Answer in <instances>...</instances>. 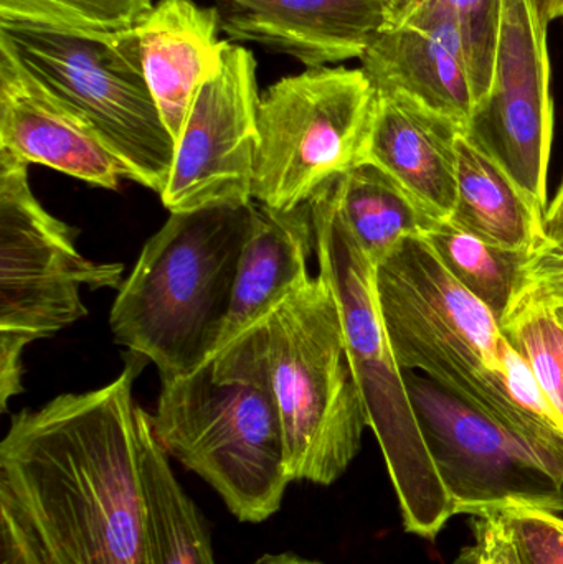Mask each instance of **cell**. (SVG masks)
Wrapping results in <instances>:
<instances>
[{
  "label": "cell",
  "mask_w": 563,
  "mask_h": 564,
  "mask_svg": "<svg viewBox=\"0 0 563 564\" xmlns=\"http://www.w3.org/2000/svg\"><path fill=\"white\" fill-rule=\"evenodd\" d=\"M139 360L98 390L10 420L0 494L46 564H149L144 451L154 426L134 398Z\"/></svg>",
  "instance_id": "obj_1"
},
{
  "label": "cell",
  "mask_w": 563,
  "mask_h": 564,
  "mask_svg": "<svg viewBox=\"0 0 563 564\" xmlns=\"http://www.w3.org/2000/svg\"><path fill=\"white\" fill-rule=\"evenodd\" d=\"M161 383L151 417L167 456L204 479L241 523L277 516L291 479L261 325Z\"/></svg>",
  "instance_id": "obj_2"
},
{
  "label": "cell",
  "mask_w": 563,
  "mask_h": 564,
  "mask_svg": "<svg viewBox=\"0 0 563 564\" xmlns=\"http://www.w3.org/2000/svg\"><path fill=\"white\" fill-rule=\"evenodd\" d=\"M257 215L253 202L171 214L122 281L112 335L154 364L161 381L188 373L217 348Z\"/></svg>",
  "instance_id": "obj_3"
},
{
  "label": "cell",
  "mask_w": 563,
  "mask_h": 564,
  "mask_svg": "<svg viewBox=\"0 0 563 564\" xmlns=\"http://www.w3.org/2000/svg\"><path fill=\"white\" fill-rule=\"evenodd\" d=\"M334 184L313 207L320 274L329 284L346 338L347 358L366 406L369 427L386 457L407 532L435 540L453 517L433 469L405 373L383 325L376 288V264L344 225Z\"/></svg>",
  "instance_id": "obj_4"
},
{
  "label": "cell",
  "mask_w": 563,
  "mask_h": 564,
  "mask_svg": "<svg viewBox=\"0 0 563 564\" xmlns=\"http://www.w3.org/2000/svg\"><path fill=\"white\" fill-rule=\"evenodd\" d=\"M376 288L403 371H422L488 416L538 440L512 400L506 368L511 344L501 325L422 237L407 238L377 264Z\"/></svg>",
  "instance_id": "obj_5"
},
{
  "label": "cell",
  "mask_w": 563,
  "mask_h": 564,
  "mask_svg": "<svg viewBox=\"0 0 563 564\" xmlns=\"http://www.w3.org/2000/svg\"><path fill=\"white\" fill-rule=\"evenodd\" d=\"M261 328L291 482L333 486L359 454L369 421L327 281L311 278Z\"/></svg>",
  "instance_id": "obj_6"
},
{
  "label": "cell",
  "mask_w": 563,
  "mask_h": 564,
  "mask_svg": "<svg viewBox=\"0 0 563 564\" xmlns=\"http://www.w3.org/2000/svg\"><path fill=\"white\" fill-rule=\"evenodd\" d=\"M78 231L33 195L29 164L0 151V406L22 393V355L86 317L82 288L119 289L118 263H96L76 248Z\"/></svg>",
  "instance_id": "obj_7"
},
{
  "label": "cell",
  "mask_w": 563,
  "mask_h": 564,
  "mask_svg": "<svg viewBox=\"0 0 563 564\" xmlns=\"http://www.w3.org/2000/svg\"><path fill=\"white\" fill-rule=\"evenodd\" d=\"M0 43L95 126L134 182L162 195L174 164L175 139L145 79L136 29L95 33L0 26Z\"/></svg>",
  "instance_id": "obj_8"
},
{
  "label": "cell",
  "mask_w": 563,
  "mask_h": 564,
  "mask_svg": "<svg viewBox=\"0 0 563 564\" xmlns=\"http://www.w3.org/2000/svg\"><path fill=\"white\" fill-rule=\"evenodd\" d=\"M376 99L362 68L320 66L271 85L258 105L253 200L294 210L364 164Z\"/></svg>",
  "instance_id": "obj_9"
},
{
  "label": "cell",
  "mask_w": 563,
  "mask_h": 564,
  "mask_svg": "<svg viewBox=\"0 0 563 564\" xmlns=\"http://www.w3.org/2000/svg\"><path fill=\"white\" fill-rule=\"evenodd\" d=\"M403 373L453 516L506 506L563 512V447L506 426L429 377Z\"/></svg>",
  "instance_id": "obj_10"
},
{
  "label": "cell",
  "mask_w": 563,
  "mask_h": 564,
  "mask_svg": "<svg viewBox=\"0 0 563 564\" xmlns=\"http://www.w3.org/2000/svg\"><path fill=\"white\" fill-rule=\"evenodd\" d=\"M548 29L534 0H499L491 91L468 129L542 212L554 138Z\"/></svg>",
  "instance_id": "obj_11"
},
{
  "label": "cell",
  "mask_w": 563,
  "mask_h": 564,
  "mask_svg": "<svg viewBox=\"0 0 563 564\" xmlns=\"http://www.w3.org/2000/svg\"><path fill=\"white\" fill-rule=\"evenodd\" d=\"M257 58L230 43L220 68L198 89L175 142L161 200L171 214L251 204L258 151Z\"/></svg>",
  "instance_id": "obj_12"
},
{
  "label": "cell",
  "mask_w": 563,
  "mask_h": 564,
  "mask_svg": "<svg viewBox=\"0 0 563 564\" xmlns=\"http://www.w3.org/2000/svg\"><path fill=\"white\" fill-rule=\"evenodd\" d=\"M0 151L86 184L118 191L132 181L128 165L95 126L40 83L0 43Z\"/></svg>",
  "instance_id": "obj_13"
},
{
  "label": "cell",
  "mask_w": 563,
  "mask_h": 564,
  "mask_svg": "<svg viewBox=\"0 0 563 564\" xmlns=\"http://www.w3.org/2000/svg\"><path fill=\"white\" fill-rule=\"evenodd\" d=\"M221 32L293 56L307 68L360 58L393 25L383 0H217Z\"/></svg>",
  "instance_id": "obj_14"
},
{
  "label": "cell",
  "mask_w": 563,
  "mask_h": 564,
  "mask_svg": "<svg viewBox=\"0 0 563 564\" xmlns=\"http://www.w3.org/2000/svg\"><path fill=\"white\" fill-rule=\"evenodd\" d=\"M377 89L364 162L392 177L436 221H446L456 200L458 122L403 93Z\"/></svg>",
  "instance_id": "obj_15"
},
{
  "label": "cell",
  "mask_w": 563,
  "mask_h": 564,
  "mask_svg": "<svg viewBox=\"0 0 563 564\" xmlns=\"http://www.w3.org/2000/svg\"><path fill=\"white\" fill-rule=\"evenodd\" d=\"M359 59L376 88L403 93L472 128L478 101L462 36L448 20L396 23L380 32Z\"/></svg>",
  "instance_id": "obj_16"
},
{
  "label": "cell",
  "mask_w": 563,
  "mask_h": 564,
  "mask_svg": "<svg viewBox=\"0 0 563 564\" xmlns=\"http://www.w3.org/2000/svg\"><path fill=\"white\" fill-rule=\"evenodd\" d=\"M220 12L194 0H161L136 26L142 68L172 138H181L198 89L220 68Z\"/></svg>",
  "instance_id": "obj_17"
},
{
  "label": "cell",
  "mask_w": 563,
  "mask_h": 564,
  "mask_svg": "<svg viewBox=\"0 0 563 564\" xmlns=\"http://www.w3.org/2000/svg\"><path fill=\"white\" fill-rule=\"evenodd\" d=\"M313 251L316 234L311 204L290 212L258 207L257 221L238 264L230 311L214 354L263 325L311 280L307 261Z\"/></svg>",
  "instance_id": "obj_18"
},
{
  "label": "cell",
  "mask_w": 563,
  "mask_h": 564,
  "mask_svg": "<svg viewBox=\"0 0 563 564\" xmlns=\"http://www.w3.org/2000/svg\"><path fill=\"white\" fill-rule=\"evenodd\" d=\"M544 212L509 172L465 131L458 141L456 200L450 224L496 247L531 253L542 240Z\"/></svg>",
  "instance_id": "obj_19"
},
{
  "label": "cell",
  "mask_w": 563,
  "mask_h": 564,
  "mask_svg": "<svg viewBox=\"0 0 563 564\" xmlns=\"http://www.w3.org/2000/svg\"><path fill=\"white\" fill-rule=\"evenodd\" d=\"M333 192L344 225L376 267L407 238L422 237L436 221L392 177L369 162L347 172Z\"/></svg>",
  "instance_id": "obj_20"
},
{
  "label": "cell",
  "mask_w": 563,
  "mask_h": 564,
  "mask_svg": "<svg viewBox=\"0 0 563 564\" xmlns=\"http://www.w3.org/2000/svg\"><path fill=\"white\" fill-rule=\"evenodd\" d=\"M144 484L149 564H217L207 522L175 477L154 430L145 443Z\"/></svg>",
  "instance_id": "obj_21"
},
{
  "label": "cell",
  "mask_w": 563,
  "mask_h": 564,
  "mask_svg": "<svg viewBox=\"0 0 563 564\" xmlns=\"http://www.w3.org/2000/svg\"><path fill=\"white\" fill-rule=\"evenodd\" d=\"M422 238L443 268L479 299L502 327L518 299L528 251L496 247L450 221H435Z\"/></svg>",
  "instance_id": "obj_22"
},
{
  "label": "cell",
  "mask_w": 563,
  "mask_h": 564,
  "mask_svg": "<svg viewBox=\"0 0 563 564\" xmlns=\"http://www.w3.org/2000/svg\"><path fill=\"white\" fill-rule=\"evenodd\" d=\"M152 7V0H0V26L128 32L141 23Z\"/></svg>",
  "instance_id": "obj_23"
},
{
  "label": "cell",
  "mask_w": 563,
  "mask_h": 564,
  "mask_svg": "<svg viewBox=\"0 0 563 564\" xmlns=\"http://www.w3.org/2000/svg\"><path fill=\"white\" fill-rule=\"evenodd\" d=\"M501 328L563 421V321L557 305L522 299Z\"/></svg>",
  "instance_id": "obj_24"
},
{
  "label": "cell",
  "mask_w": 563,
  "mask_h": 564,
  "mask_svg": "<svg viewBox=\"0 0 563 564\" xmlns=\"http://www.w3.org/2000/svg\"><path fill=\"white\" fill-rule=\"evenodd\" d=\"M422 19L448 20L458 30L479 111L491 91L499 0H415L400 22Z\"/></svg>",
  "instance_id": "obj_25"
},
{
  "label": "cell",
  "mask_w": 563,
  "mask_h": 564,
  "mask_svg": "<svg viewBox=\"0 0 563 564\" xmlns=\"http://www.w3.org/2000/svg\"><path fill=\"white\" fill-rule=\"evenodd\" d=\"M522 564H563V517L526 506L499 507Z\"/></svg>",
  "instance_id": "obj_26"
},
{
  "label": "cell",
  "mask_w": 563,
  "mask_h": 564,
  "mask_svg": "<svg viewBox=\"0 0 563 564\" xmlns=\"http://www.w3.org/2000/svg\"><path fill=\"white\" fill-rule=\"evenodd\" d=\"M473 543L465 546L458 564H522L511 530L498 509L476 513L472 520Z\"/></svg>",
  "instance_id": "obj_27"
},
{
  "label": "cell",
  "mask_w": 563,
  "mask_h": 564,
  "mask_svg": "<svg viewBox=\"0 0 563 564\" xmlns=\"http://www.w3.org/2000/svg\"><path fill=\"white\" fill-rule=\"evenodd\" d=\"M522 299L563 305V240H542L529 253L516 302Z\"/></svg>",
  "instance_id": "obj_28"
},
{
  "label": "cell",
  "mask_w": 563,
  "mask_h": 564,
  "mask_svg": "<svg viewBox=\"0 0 563 564\" xmlns=\"http://www.w3.org/2000/svg\"><path fill=\"white\" fill-rule=\"evenodd\" d=\"M0 564H46L9 497L0 494Z\"/></svg>",
  "instance_id": "obj_29"
},
{
  "label": "cell",
  "mask_w": 563,
  "mask_h": 564,
  "mask_svg": "<svg viewBox=\"0 0 563 564\" xmlns=\"http://www.w3.org/2000/svg\"><path fill=\"white\" fill-rule=\"evenodd\" d=\"M544 240H563V181L542 217Z\"/></svg>",
  "instance_id": "obj_30"
},
{
  "label": "cell",
  "mask_w": 563,
  "mask_h": 564,
  "mask_svg": "<svg viewBox=\"0 0 563 564\" xmlns=\"http://www.w3.org/2000/svg\"><path fill=\"white\" fill-rule=\"evenodd\" d=\"M538 6L539 13L545 23L554 22V20L563 17V0H534Z\"/></svg>",
  "instance_id": "obj_31"
},
{
  "label": "cell",
  "mask_w": 563,
  "mask_h": 564,
  "mask_svg": "<svg viewBox=\"0 0 563 564\" xmlns=\"http://www.w3.org/2000/svg\"><path fill=\"white\" fill-rule=\"evenodd\" d=\"M253 564H324L316 560L303 558L294 553H274V555H264L258 558Z\"/></svg>",
  "instance_id": "obj_32"
},
{
  "label": "cell",
  "mask_w": 563,
  "mask_h": 564,
  "mask_svg": "<svg viewBox=\"0 0 563 564\" xmlns=\"http://www.w3.org/2000/svg\"><path fill=\"white\" fill-rule=\"evenodd\" d=\"M383 2L389 7L390 13H392L393 25H396V23L400 22V19L405 15L407 10L412 7L415 0H383Z\"/></svg>",
  "instance_id": "obj_33"
},
{
  "label": "cell",
  "mask_w": 563,
  "mask_h": 564,
  "mask_svg": "<svg viewBox=\"0 0 563 564\" xmlns=\"http://www.w3.org/2000/svg\"><path fill=\"white\" fill-rule=\"evenodd\" d=\"M559 311H561L562 321H563V307H559Z\"/></svg>",
  "instance_id": "obj_34"
},
{
  "label": "cell",
  "mask_w": 563,
  "mask_h": 564,
  "mask_svg": "<svg viewBox=\"0 0 563 564\" xmlns=\"http://www.w3.org/2000/svg\"><path fill=\"white\" fill-rule=\"evenodd\" d=\"M557 307H563V305H557Z\"/></svg>",
  "instance_id": "obj_35"
}]
</instances>
